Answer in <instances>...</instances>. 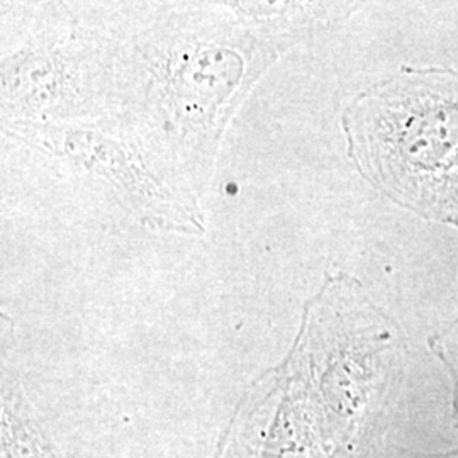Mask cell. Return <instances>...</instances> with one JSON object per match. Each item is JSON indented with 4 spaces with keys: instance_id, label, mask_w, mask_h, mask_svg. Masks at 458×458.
Here are the masks:
<instances>
[{
    "instance_id": "cell-1",
    "label": "cell",
    "mask_w": 458,
    "mask_h": 458,
    "mask_svg": "<svg viewBox=\"0 0 458 458\" xmlns=\"http://www.w3.org/2000/svg\"><path fill=\"white\" fill-rule=\"evenodd\" d=\"M106 26L111 121L199 204L229 123L280 55L225 2H106Z\"/></svg>"
},
{
    "instance_id": "cell-2",
    "label": "cell",
    "mask_w": 458,
    "mask_h": 458,
    "mask_svg": "<svg viewBox=\"0 0 458 458\" xmlns=\"http://www.w3.org/2000/svg\"><path fill=\"white\" fill-rule=\"evenodd\" d=\"M0 126L111 121L106 2H2Z\"/></svg>"
},
{
    "instance_id": "cell-3",
    "label": "cell",
    "mask_w": 458,
    "mask_h": 458,
    "mask_svg": "<svg viewBox=\"0 0 458 458\" xmlns=\"http://www.w3.org/2000/svg\"><path fill=\"white\" fill-rule=\"evenodd\" d=\"M2 134L100 187L151 231L192 236L206 233L200 204L165 185L131 136L114 121L81 126L9 124Z\"/></svg>"
},
{
    "instance_id": "cell-4",
    "label": "cell",
    "mask_w": 458,
    "mask_h": 458,
    "mask_svg": "<svg viewBox=\"0 0 458 458\" xmlns=\"http://www.w3.org/2000/svg\"><path fill=\"white\" fill-rule=\"evenodd\" d=\"M246 28L278 55L338 28L360 4L346 2H225Z\"/></svg>"
},
{
    "instance_id": "cell-5",
    "label": "cell",
    "mask_w": 458,
    "mask_h": 458,
    "mask_svg": "<svg viewBox=\"0 0 458 458\" xmlns=\"http://www.w3.org/2000/svg\"><path fill=\"white\" fill-rule=\"evenodd\" d=\"M2 458H65L14 377L2 376Z\"/></svg>"
}]
</instances>
